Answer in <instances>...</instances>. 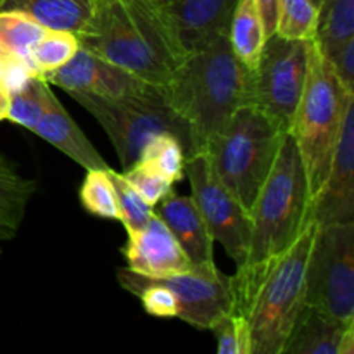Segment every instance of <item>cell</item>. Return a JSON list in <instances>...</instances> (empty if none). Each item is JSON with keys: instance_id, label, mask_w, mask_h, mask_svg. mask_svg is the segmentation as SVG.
Listing matches in <instances>:
<instances>
[{"instance_id": "1", "label": "cell", "mask_w": 354, "mask_h": 354, "mask_svg": "<svg viewBox=\"0 0 354 354\" xmlns=\"http://www.w3.org/2000/svg\"><path fill=\"white\" fill-rule=\"evenodd\" d=\"M249 220L251 241L248 256L244 265L230 277V313L244 306L270 265L315 223L306 171L290 131L283 137L272 171L249 211Z\"/></svg>"}, {"instance_id": "2", "label": "cell", "mask_w": 354, "mask_h": 354, "mask_svg": "<svg viewBox=\"0 0 354 354\" xmlns=\"http://www.w3.org/2000/svg\"><path fill=\"white\" fill-rule=\"evenodd\" d=\"M80 47L162 86L189 57L162 6L156 0H93Z\"/></svg>"}, {"instance_id": "3", "label": "cell", "mask_w": 354, "mask_h": 354, "mask_svg": "<svg viewBox=\"0 0 354 354\" xmlns=\"http://www.w3.org/2000/svg\"><path fill=\"white\" fill-rule=\"evenodd\" d=\"M162 92L169 106L189 123L194 156L204 151L241 107L251 106L254 73L234 54L228 35H221L189 54L162 85Z\"/></svg>"}, {"instance_id": "4", "label": "cell", "mask_w": 354, "mask_h": 354, "mask_svg": "<svg viewBox=\"0 0 354 354\" xmlns=\"http://www.w3.org/2000/svg\"><path fill=\"white\" fill-rule=\"evenodd\" d=\"M306 47V85L290 133L299 149L313 201L327 178L346 111L349 104L354 102V93L342 86L330 61L322 54L317 41L308 40Z\"/></svg>"}, {"instance_id": "5", "label": "cell", "mask_w": 354, "mask_h": 354, "mask_svg": "<svg viewBox=\"0 0 354 354\" xmlns=\"http://www.w3.org/2000/svg\"><path fill=\"white\" fill-rule=\"evenodd\" d=\"M317 223L303 232L292 248L270 265L244 306L232 315L249 328V354H283L304 308L306 265Z\"/></svg>"}, {"instance_id": "6", "label": "cell", "mask_w": 354, "mask_h": 354, "mask_svg": "<svg viewBox=\"0 0 354 354\" xmlns=\"http://www.w3.org/2000/svg\"><path fill=\"white\" fill-rule=\"evenodd\" d=\"M287 131L256 106H244L211 138L206 152L221 185L251 211Z\"/></svg>"}, {"instance_id": "7", "label": "cell", "mask_w": 354, "mask_h": 354, "mask_svg": "<svg viewBox=\"0 0 354 354\" xmlns=\"http://www.w3.org/2000/svg\"><path fill=\"white\" fill-rule=\"evenodd\" d=\"M106 130L120 158L123 171L137 165L142 151L152 137L169 133L180 140L185 159L192 156L190 127L166 99L162 86L147 85L140 92L121 97L69 92Z\"/></svg>"}, {"instance_id": "8", "label": "cell", "mask_w": 354, "mask_h": 354, "mask_svg": "<svg viewBox=\"0 0 354 354\" xmlns=\"http://www.w3.org/2000/svg\"><path fill=\"white\" fill-rule=\"evenodd\" d=\"M304 303L354 324V221L317 225L308 256Z\"/></svg>"}, {"instance_id": "9", "label": "cell", "mask_w": 354, "mask_h": 354, "mask_svg": "<svg viewBox=\"0 0 354 354\" xmlns=\"http://www.w3.org/2000/svg\"><path fill=\"white\" fill-rule=\"evenodd\" d=\"M254 73L252 106L290 131L308 75V47L304 40L266 38Z\"/></svg>"}, {"instance_id": "10", "label": "cell", "mask_w": 354, "mask_h": 354, "mask_svg": "<svg viewBox=\"0 0 354 354\" xmlns=\"http://www.w3.org/2000/svg\"><path fill=\"white\" fill-rule=\"evenodd\" d=\"M185 173L192 187V199L209 230L213 241L220 242L227 254L242 266L251 241L249 213L225 189L213 173L206 152L185 159Z\"/></svg>"}, {"instance_id": "11", "label": "cell", "mask_w": 354, "mask_h": 354, "mask_svg": "<svg viewBox=\"0 0 354 354\" xmlns=\"http://www.w3.org/2000/svg\"><path fill=\"white\" fill-rule=\"evenodd\" d=\"M168 287L178 303L176 318L201 330H211L214 322L232 310L230 277L216 265L192 266L185 272L166 277H151Z\"/></svg>"}, {"instance_id": "12", "label": "cell", "mask_w": 354, "mask_h": 354, "mask_svg": "<svg viewBox=\"0 0 354 354\" xmlns=\"http://www.w3.org/2000/svg\"><path fill=\"white\" fill-rule=\"evenodd\" d=\"M311 218L317 225L354 221V102L346 111L327 178L311 201Z\"/></svg>"}, {"instance_id": "13", "label": "cell", "mask_w": 354, "mask_h": 354, "mask_svg": "<svg viewBox=\"0 0 354 354\" xmlns=\"http://www.w3.org/2000/svg\"><path fill=\"white\" fill-rule=\"evenodd\" d=\"M41 78L48 85L61 86L68 93L83 92L102 97L128 95L140 92L149 85L127 69L83 47H80L66 64L44 73Z\"/></svg>"}, {"instance_id": "14", "label": "cell", "mask_w": 354, "mask_h": 354, "mask_svg": "<svg viewBox=\"0 0 354 354\" xmlns=\"http://www.w3.org/2000/svg\"><path fill=\"white\" fill-rule=\"evenodd\" d=\"M161 6L180 44L194 54L221 35H228L237 0H165Z\"/></svg>"}, {"instance_id": "15", "label": "cell", "mask_w": 354, "mask_h": 354, "mask_svg": "<svg viewBox=\"0 0 354 354\" xmlns=\"http://www.w3.org/2000/svg\"><path fill=\"white\" fill-rule=\"evenodd\" d=\"M123 254L128 261V268L145 277L173 275L194 266L156 213L145 227L128 234Z\"/></svg>"}, {"instance_id": "16", "label": "cell", "mask_w": 354, "mask_h": 354, "mask_svg": "<svg viewBox=\"0 0 354 354\" xmlns=\"http://www.w3.org/2000/svg\"><path fill=\"white\" fill-rule=\"evenodd\" d=\"M154 213L168 227L173 237L190 265L207 266L214 265L213 259V237L194 203L192 196H178L169 192L161 203L154 206Z\"/></svg>"}, {"instance_id": "17", "label": "cell", "mask_w": 354, "mask_h": 354, "mask_svg": "<svg viewBox=\"0 0 354 354\" xmlns=\"http://www.w3.org/2000/svg\"><path fill=\"white\" fill-rule=\"evenodd\" d=\"M283 354H354V324L304 304Z\"/></svg>"}, {"instance_id": "18", "label": "cell", "mask_w": 354, "mask_h": 354, "mask_svg": "<svg viewBox=\"0 0 354 354\" xmlns=\"http://www.w3.org/2000/svg\"><path fill=\"white\" fill-rule=\"evenodd\" d=\"M33 133L47 140L61 152H64L68 158L78 162L86 171L90 169H107V162L102 156L97 152L92 142L85 137L78 124L75 123L68 111L61 106L57 97L48 86L45 93V107L40 121L33 128Z\"/></svg>"}, {"instance_id": "19", "label": "cell", "mask_w": 354, "mask_h": 354, "mask_svg": "<svg viewBox=\"0 0 354 354\" xmlns=\"http://www.w3.org/2000/svg\"><path fill=\"white\" fill-rule=\"evenodd\" d=\"M0 10H19L45 30L76 35L92 16L93 0H3Z\"/></svg>"}, {"instance_id": "20", "label": "cell", "mask_w": 354, "mask_h": 354, "mask_svg": "<svg viewBox=\"0 0 354 354\" xmlns=\"http://www.w3.org/2000/svg\"><path fill=\"white\" fill-rule=\"evenodd\" d=\"M37 182L24 178L17 166L0 154V241H10L23 223Z\"/></svg>"}, {"instance_id": "21", "label": "cell", "mask_w": 354, "mask_h": 354, "mask_svg": "<svg viewBox=\"0 0 354 354\" xmlns=\"http://www.w3.org/2000/svg\"><path fill=\"white\" fill-rule=\"evenodd\" d=\"M232 50L242 64L254 69L266 37L254 0H237L228 30Z\"/></svg>"}, {"instance_id": "22", "label": "cell", "mask_w": 354, "mask_h": 354, "mask_svg": "<svg viewBox=\"0 0 354 354\" xmlns=\"http://www.w3.org/2000/svg\"><path fill=\"white\" fill-rule=\"evenodd\" d=\"M354 37V0H322L315 41L327 57Z\"/></svg>"}, {"instance_id": "23", "label": "cell", "mask_w": 354, "mask_h": 354, "mask_svg": "<svg viewBox=\"0 0 354 354\" xmlns=\"http://www.w3.org/2000/svg\"><path fill=\"white\" fill-rule=\"evenodd\" d=\"M47 33L40 23L19 10H0V47L7 54L28 59L31 48Z\"/></svg>"}, {"instance_id": "24", "label": "cell", "mask_w": 354, "mask_h": 354, "mask_svg": "<svg viewBox=\"0 0 354 354\" xmlns=\"http://www.w3.org/2000/svg\"><path fill=\"white\" fill-rule=\"evenodd\" d=\"M137 162L149 166L169 182H178L185 175V151L176 137L161 133L152 137Z\"/></svg>"}, {"instance_id": "25", "label": "cell", "mask_w": 354, "mask_h": 354, "mask_svg": "<svg viewBox=\"0 0 354 354\" xmlns=\"http://www.w3.org/2000/svg\"><path fill=\"white\" fill-rule=\"evenodd\" d=\"M318 6L313 0H280L275 35L287 40H315Z\"/></svg>"}, {"instance_id": "26", "label": "cell", "mask_w": 354, "mask_h": 354, "mask_svg": "<svg viewBox=\"0 0 354 354\" xmlns=\"http://www.w3.org/2000/svg\"><path fill=\"white\" fill-rule=\"evenodd\" d=\"M47 90L48 83L41 76H31L23 88L9 95L7 120L33 131L44 114Z\"/></svg>"}, {"instance_id": "27", "label": "cell", "mask_w": 354, "mask_h": 354, "mask_svg": "<svg viewBox=\"0 0 354 354\" xmlns=\"http://www.w3.org/2000/svg\"><path fill=\"white\" fill-rule=\"evenodd\" d=\"M116 192L118 207H120V221L124 225L128 234L140 230L147 225L154 214V207L138 194V190L127 180V176L114 169H107Z\"/></svg>"}, {"instance_id": "28", "label": "cell", "mask_w": 354, "mask_h": 354, "mask_svg": "<svg viewBox=\"0 0 354 354\" xmlns=\"http://www.w3.org/2000/svg\"><path fill=\"white\" fill-rule=\"evenodd\" d=\"M107 169H90L80 190V197L88 213L107 220H120L116 192Z\"/></svg>"}, {"instance_id": "29", "label": "cell", "mask_w": 354, "mask_h": 354, "mask_svg": "<svg viewBox=\"0 0 354 354\" xmlns=\"http://www.w3.org/2000/svg\"><path fill=\"white\" fill-rule=\"evenodd\" d=\"M78 48L80 41L75 33H71V31L47 30V33L31 48L30 55L41 76L44 73L52 71V69H57L62 64H66L76 54Z\"/></svg>"}, {"instance_id": "30", "label": "cell", "mask_w": 354, "mask_h": 354, "mask_svg": "<svg viewBox=\"0 0 354 354\" xmlns=\"http://www.w3.org/2000/svg\"><path fill=\"white\" fill-rule=\"evenodd\" d=\"M211 330L216 334V351L220 354H249V328L242 317L225 313L214 322Z\"/></svg>"}, {"instance_id": "31", "label": "cell", "mask_w": 354, "mask_h": 354, "mask_svg": "<svg viewBox=\"0 0 354 354\" xmlns=\"http://www.w3.org/2000/svg\"><path fill=\"white\" fill-rule=\"evenodd\" d=\"M123 175L127 176L128 182L138 190V194H140L152 207L158 203H161L169 192H173V185H175V183L169 182L168 178H165V176L159 175L158 171H154V169L149 168V166L142 165V162L133 165L130 169L123 171Z\"/></svg>"}, {"instance_id": "32", "label": "cell", "mask_w": 354, "mask_h": 354, "mask_svg": "<svg viewBox=\"0 0 354 354\" xmlns=\"http://www.w3.org/2000/svg\"><path fill=\"white\" fill-rule=\"evenodd\" d=\"M2 73H0V86L7 93H14L23 88L31 76H40L33 59H23L17 55L6 54L2 59Z\"/></svg>"}, {"instance_id": "33", "label": "cell", "mask_w": 354, "mask_h": 354, "mask_svg": "<svg viewBox=\"0 0 354 354\" xmlns=\"http://www.w3.org/2000/svg\"><path fill=\"white\" fill-rule=\"evenodd\" d=\"M327 59L330 61L332 68H334L342 86L348 92L354 93V37L346 40L330 55H327Z\"/></svg>"}, {"instance_id": "34", "label": "cell", "mask_w": 354, "mask_h": 354, "mask_svg": "<svg viewBox=\"0 0 354 354\" xmlns=\"http://www.w3.org/2000/svg\"><path fill=\"white\" fill-rule=\"evenodd\" d=\"M256 10L261 19L265 37L270 38L277 31V21H279L280 0H254Z\"/></svg>"}, {"instance_id": "35", "label": "cell", "mask_w": 354, "mask_h": 354, "mask_svg": "<svg viewBox=\"0 0 354 354\" xmlns=\"http://www.w3.org/2000/svg\"><path fill=\"white\" fill-rule=\"evenodd\" d=\"M9 114V93L0 86V121L7 120Z\"/></svg>"}, {"instance_id": "36", "label": "cell", "mask_w": 354, "mask_h": 354, "mask_svg": "<svg viewBox=\"0 0 354 354\" xmlns=\"http://www.w3.org/2000/svg\"><path fill=\"white\" fill-rule=\"evenodd\" d=\"M7 54V52L6 50H3V48L2 47H0V59H2L3 57V55H6Z\"/></svg>"}, {"instance_id": "37", "label": "cell", "mask_w": 354, "mask_h": 354, "mask_svg": "<svg viewBox=\"0 0 354 354\" xmlns=\"http://www.w3.org/2000/svg\"><path fill=\"white\" fill-rule=\"evenodd\" d=\"M313 2H315V3H317V6H318V7H320V3H322V0H313Z\"/></svg>"}, {"instance_id": "38", "label": "cell", "mask_w": 354, "mask_h": 354, "mask_svg": "<svg viewBox=\"0 0 354 354\" xmlns=\"http://www.w3.org/2000/svg\"><path fill=\"white\" fill-rule=\"evenodd\" d=\"M0 73H2V62H0Z\"/></svg>"}, {"instance_id": "39", "label": "cell", "mask_w": 354, "mask_h": 354, "mask_svg": "<svg viewBox=\"0 0 354 354\" xmlns=\"http://www.w3.org/2000/svg\"><path fill=\"white\" fill-rule=\"evenodd\" d=\"M156 2H159V3H161V2H165V0H156Z\"/></svg>"}, {"instance_id": "40", "label": "cell", "mask_w": 354, "mask_h": 354, "mask_svg": "<svg viewBox=\"0 0 354 354\" xmlns=\"http://www.w3.org/2000/svg\"><path fill=\"white\" fill-rule=\"evenodd\" d=\"M2 2H3V0H0V7H2Z\"/></svg>"}]
</instances>
